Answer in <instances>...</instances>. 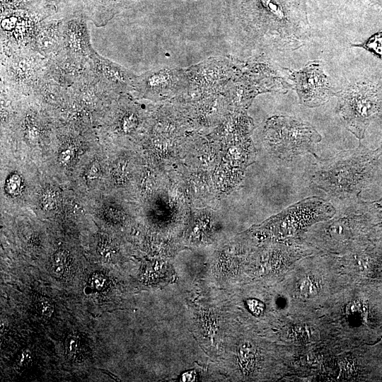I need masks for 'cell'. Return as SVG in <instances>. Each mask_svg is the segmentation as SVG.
<instances>
[{
  "instance_id": "obj_10",
  "label": "cell",
  "mask_w": 382,
  "mask_h": 382,
  "mask_svg": "<svg viewBox=\"0 0 382 382\" xmlns=\"http://www.w3.org/2000/svg\"><path fill=\"white\" fill-rule=\"evenodd\" d=\"M181 81L179 71L168 69L150 71L138 76L135 89L143 95H156L174 89Z\"/></svg>"
},
{
  "instance_id": "obj_18",
  "label": "cell",
  "mask_w": 382,
  "mask_h": 382,
  "mask_svg": "<svg viewBox=\"0 0 382 382\" xmlns=\"http://www.w3.org/2000/svg\"><path fill=\"white\" fill-rule=\"evenodd\" d=\"M33 361L32 352L28 349L21 350L14 363V368L18 372L24 371L29 368Z\"/></svg>"
},
{
  "instance_id": "obj_8",
  "label": "cell",
  "mask_w": 382,
  "mask_h": 382,
  "mask_svg": "<svg viewBox=\"0 0 382 382\" xmlns=\"http://www.w3.org/2000/svg\"><path fill=\"white\" fill-rule=\"evenodd\" d=\"M88 64L92 75L104 89L118 92L135 89L138 76L111 60L103 57L96 52Z\"/></svg>"
},
{
  "instance_id": "obj_22",
  "label": "cell",
  "mask_w": 382,
  "mask_h": 382,
  "mask_svg": "<svg viewBox=\"0 0 382 382\" xmlns=\"http://www.w3.org/2000/svg\"><path fill=\"white\" fill-rule=\"evenodd\" d=\"M248 308L255 316L261 315L265 309L264 303L260 300L250 299L246 301Z\"/></svg>"
},
{
  "instance_id": "obj_20",
  "label": "cell",
  "mask_w": 382,
  "mask_h": 382,
  "mask_svg": "<svg viewBox=\"0 0 382 382\" xmlns=\"http://www.w3.org/2000/svg\"><path fill=\"white\" fill-rule=\"evenodd\" d=\"M98 254L105 261L110 262L115 255V250L111 241L107 238H103L98 245Z\"/></svg>"
},
{
  "instance_id": "obj_1",
  "label": "cell",
  "mask_w": 382,
  "mask_h": 382,
  "mask_svg": "<svg viewBox=\"0 0 382 382\" xmlns=\"http://www.w3.org/2000/svg\"><path fill=\"white\" fill-rule=\"evenodd\" d=\"M381 154V146L371 150L360 143L324 163L313 175V183L332 197L354 199L371 183Z\"/></svg>"
},
{
  "instance_id": "obj_11",
  "label": "cell",
  "mask_w": 382,
  "mask_h": 382,
  "mask_svg": "<svg viewBox=\"0 0 382 382\" xmlns=\"http://www.w3.org/2000/svg\"><path fill=\"white\" fill-rule=\"evenodd\" d=\"M255 352L254 345L248 342H243L239 345L238 357L239 364L244 371H249L252 368Z\"/></svg>"
},
{
  "instance_id": "obj_21",
  "label": "cell",
  "mask_w": 382,
  "mask_h": 382,
  "mask_svg": "<svg viewBox=\"0 0 382 382\" xmlns=\"http://www.w3.org/2000/svg\"><path fill=\"white\" fill-rule=\"evenodd\" d=\"M6 190L12 195H17L22 189V179L18 174L11 175L6 181Z\"/></svg>"
},
{
  "instance_id": "obj_2",
  "label": "cell",
  "mask_w": 382,
  "mask_h": 382,
  "mask_svg": "<svg viewBox=\"0 0 382 382\" xmlns=\"http://www.w3.org/2000/svg\"><path fill=\"white\" fill-rule=\"evenodd\" d=\"M249 22L258 33L278 37L283 45L300 46L307 21L305 0H241Z\"/></svg>"
},
{
  "instance_id": "obj_13",
  "label": "cell",
  "mask_w": 382,
  "mask_h": 382,
  "mask_svg": "<svg viewBox=\"0 0 382 382\" xmlns=\"http://www.w3.org/2000/svg\"><path fill=\"white\" fill-rule=\"evenodd\" d=\"M352 46L363 48L382 59V30L373 34L364 42L352 45Z\"/></svg>"
},
{
  "instance_id": "obj_3",
  "label": "cell",
  "mask_w": 382,
  "mask_h": 382,
  "mask_svg": "<svg viewBox=\"0 0 382 382\" xmlns=\"http://www.w3.org/2000/svg\"><path fill=\"white\" fill-rule=\"evenodd\" d=\"M382 110V92L371 81H358L338 94L337 111L347 129L360 141Z\"/></svg>"
},
{
  "instance_id": "obj_16",
  "label": "cell",
  "mask_w": 382,
  "mask_h": 382,
  "mask_svg": "<svg viewBox=\"0 0 382 382\" xmlns=\"http://www.w3.org/2000/svg\"><path fill=\"white\" fill-rule=\"evenodd\" d=\"M35 308L38 313L45 319L51 318L55 311L53 303L45 297H39L35 301Z\"/></svg>"
},
{
  "instance_id": "obj_17",
  "label": "cell",
  "mask_w": 382,
  "mask_h": 382,
  "mask_svg": "<svg viewBox=\"0 0 382 382\" xmlns=\"http://www.w3.org/2000/svg\"><path fill=\"white\" fill-rule=\"evenodd\" d=\"M81 342L79 338L74 335H69L64 342V350L66 356L69 359H74L79 353Z\"/></svg>"
},
{
  "instance_id": "obj_15",
  "label": "cell",
  "mask_w": 382,
  "mask_h": 382,
  "mask_svg": "<svg viewBox=\"0 0 382 382\" xmlns=\"http://www.w3.org/2000/svg\"><path fill=\"white\" fill-rule=\"evenodd\" d=\"M318 290V280L315 277H306L303 278L299 284L300 293L306 298H310L316 295Z\"/></svg>"
},
{
  "instance_id": "obj_24",
  "label": "cell",
  "mask_w": 382,
  "mask_h": 382,
  "mask_svg": "<svg viewBox=\"0 0 382 382\" xmlns=\"http://www.w3.org/2000/svg\"><path fill=\"white\" fill-rule=\"evenodd\" d=\"M100 172V167L98 162H93L87 170V177L88 179H96L98 178Z\"/></svg>"
},
{
  "instance_id": "obj_12",
  "label": "cell",
  "mask_w": 382,
  "mask_h": 382,
  "mask_svg": "<svg viewBox=\"0 0 382 382\" xmlns=\"http://www.w3.org/2000/svg\"><path fill=\"white\" fill-rule=\"evenodd\" d=\"M69 258V253L65 250H58L52 258L51 274L56 279H61L66 270Z\"/></svg>"
},
{
  "instance_id": "obj_4",
  "label": "cell",
  "mask_w": 382,
  "mask_h": 382,
  "mask_svg": "<svg viewBox=\"0 0 382 382\" xmlns=\"http://www.w3.org/2000/svg\"><path fill=\"white\" fill-rule=\"evenodd\" d=\"M266 141L279 157L291 159L296 156L311 154L318 159L315 146L321 136L311 125L290 117L270 119L265 129Z\"/></svg>"
},
{
  "instance_id": "obj_14",
  "label": "cell",
  "mask_w": 382,
  "mask_h": 382,
  "mask_svg": "<svg viewBox=\"0 0 382 382\" xmlns=\"http://www.w3.org/2000/svg\"><path fill=\"white\" fill-rule=\"evenodd\" d=\"M108 285V278L100 273L93 274L84 289V292L87 295L100 293L106 289Z\"/></svg>"
},
{
  "instance_id": "obj_26",
  "label": "cell",
  "mask_w": 382,
  "mask_h": 382,
  "mask_svg": "<svg viewBox=\"0 0 382 382\" xmlns=\"http://www.w3.org/2000/svg\"><path fill=\"white\" fill-rule=\"evenodd\" d=\"M195 376L192 371H188L183 374L182 376L183 381H195Z\"/></svg>"
},
{
  "instance_id": "obj_19",
  "label": "cell",
  "mask_w": 382,
  "mask_h": 382,
  "mask_svg": "<svg viewBox=\"0 0 382 382\" xmlns=\"http://www.w3.org/2000/svg\"><path fill=\"white\" fill-rule=\"evenodd\" d=\"M58 192L52 187L45 189L41 195V206L43 209H53L57 202Z\"/></svg>"
},
{
  "instance_id": "obj_23",
  "label": "cell",
  "mask_w": 382,
  "mask_h": 382,
  "mask_svg": "<svg viewBox=\"0 0 382 382\" xmlns=\"http://www.w3.org/2000/svg\"><path fill=\"white\" fill-rule=\"evenodd\" d=\"M137 124V119L134 115L129 113L126 114L121 122L122 129L127 132L132 130Z\"/></svg>"
},
{
  "instance_id": "obj_25",
  "label": "cell",
  "mask_w": 382,
  "mask_h": 382,
  "mask_svg": "<svg viewBox=\"0 0 382 382\" xmlns=\"http://www.w3.org/2000/svg\"><path fill=\"white\" fill-rule=\"evenodd\" d=\"M74 156V150L71 148L64 149L59 154V161L62 163H68Z\"/></svg>"
},
{
  "instance_id": "obj_5",
  "label": "cell",
  "mask_w": 382,
  "mask_h": 382,
  "mask_svg": "<svg viewBox=\"0 0 382 382\" xmlns=\"http://www.w3.org/2000/svg\"><path fill=\"white\" fill-rule=\"evenodd\" d=\"M47 58L32 50L16 52L9 56L4 67L3 86L6 89H40L48 69Z\"/></svg>"
},
{
  "instance_id": "obj_6",
  "label": "cell",
  "mask_w": 382,
  "mask_h": 382,
  "mask_svg": "<svg viewBox=\"0 0 382 382\" xmlns=\"http://www.w3.org/2000/svg\"><path fill=\"white\" fill-rule=\"evenodd\" d=\"M301 104L314 108L326 103L331 96L329 78L316 62H309L299 71L290 75Z\"/></svg>"
},
{
  "instance_id": "obj_9",
  "label": "cell",
  "mask_w": 382,
  "mask_h": 382,
  "mask_svg": "<svg viewBox=\"0 0 382 382\" xmlns=\"http://www.w3.org/2000/svg\"><path fill=\"white\" fill-rule=\"evenodd\" d=\"M125 0H71L74 12L82 13L97 26L105 25L120 12Z\"/></svg>"
},
{
  "instance_id": "obj_7",
  "label": "cell",
  "mask_w": 382,
  "mask_h": 382,
  "mask_svg": "<svg viewBox=\"0 0 382 382\" xmlns=\"http://www.w3.org/2000/svg\"><path fill=\"white\" fill-rule=\"evenodd\" d=\"M62 21L60 53L74 62H88L95 50L91 46L86 17L80 13Z\"/></svg>"
},
{
  "instance_id": "obj_27",
  "label": "cell",
  "mask_w": 382,
  "mask_h": 382,
  "mask_svg": "<svg viewBox=\"0 0 382 382\" xmlns=\"http://www.w3.org/2000/svg\"><path fill=\"white\" fill-rule=\"evenodd\" d=\"M381 147H382V145H381Z\"/></svg>"
}]
</instances>
